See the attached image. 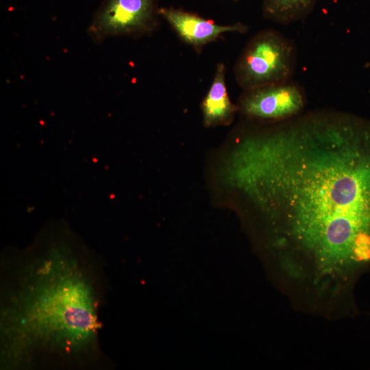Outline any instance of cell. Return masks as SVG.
Masks as SVG:
<instances>
[{
    "label": "cell",
    "instance_id": "obj_3",
    "mask_svg": "<svg viewBox=\"0 0 370 370\" xmlns=\"http://www.w3.org/2000/svg\"><path fill=\"white\" fill-rule=\"evenodd\" d=\"M292 41L274 29H265L247 42L234 66V76L244 90L288 82L296 65Z\"/></svg>",
    "mask_w": 370,
    "mask_h": 370
},
{
    "label": "cell",
    "instance_id": "obj_6",
    "mask_svg": "<svg viewBox=\"0 0 370 370\" xmlns=\"http://www.w3.org/2000/svg\"><path fill=\"white\" fill-rule=\"evenodd\" d=\"M159 14L185 43L200 51L206 45L218 39L225 33H245L248 26L238 22L221 25L195 13L180 8L162 7Z\"/></svg>",
    "mask_w": 370,
    "mask_h": 370
},
{
    "label": "cell",
    "instance_id": "obj_8",
    "mask_svg": "<svg viewBox=\"0 0 370 370\" xmlns=\"http://www.w3.org/2000/svg\"><path fill=\"white\" fill-rule=\"evenodd\" d=\"M319 0H263L262 16L269 21L287 25L306 18Z\"/></svg>",
    "mask_w": 370,
    "mask_h": 370
},
{
    "label": "cell",
    "instance_id": "obj_2",
    "mask_svg": "<svg viewBox=\"0 0 370 370\" xmlns=\"http://www.w3.org/2000/svg\"><path fill=\"white\" fill-rule=\"evenodd\" d=\"M85 249L54 243L4 266L3 367H82L99 352L101 264Z\"/></svg>",
    "mask_w": 370,
    "mask_h": 370
},
{
    "label": "cell",
    "instance_id": "obj_9",
    "mask_svg": "<svg viewBox=\"0 0 370 370\" xmlns=\"http://www.w3.org/2000/svg\"><path fill=\"white\" fill-rule=\"evenodd\" d=\"M232 1H241V0H232Z\"/></svg>",
    "mask_w": 370,
    "mask_h": 370
},
{
    "label": "cell",
    "instance_id": "obj_4",
    "mask_svg": "<svg viewBox=\"0 0 370 370\" xmlns=\"http://www.w3.org/2000/svg\"><path fill=\"white\" fill-rule=\"evenodd\" d=\"M158 0H105L88 28L95 42L109 37H139L155 31L160 22Z\"/></svg>",
    "mask_w": 370,
    "mask_h": 370
},
{
    "label": "cell",
    "instance_id": "obj_1",
    "mask_svg": "<svg viewBox=\"0 0 370 370\" xmlns=\"http://www.w3.org/2000/svg\"><path fill=\"white\" fill-rule=\"evenodd\" d=\"M234 179L292 282L334 294L370 262L369 125L310 120L247 139Z\"/></svg>",
    "mask_w": 370,
    "mask_h": 370
},
{
    "label": "cell",
    "instance_id": "obj_7",
    "mask_svg": "<svg viewBox=\"0 0 370 370\" xmlns=\"http://www.w3.org/2000/svg\"><path fill=\"white\" fill-rule=\"evenodd\" d=\"M201 110L207 127L227 125L234 119L236 107L227 93L223 63L217 66L212 84L201 103Z\"/></svg>",
    "mask_w": 370,
    "mask_h": 370
},
{
    "label": "cell",
    "instance_id": "obj_5",
    "mask_svg": "<svg viewBox=\"0 0 370 370\" xmlns=\"http://www.w3.org/2000/svg\"><path fill=\"white\" fill-rule=\"evenodd\" d=\"M304 106L301 88L288 81L245 90L238 108L249 119L279 120L297 114Z\"/></svg>",
    "mask_w": 370,
    "mask_h": 370
}]
</instances>
